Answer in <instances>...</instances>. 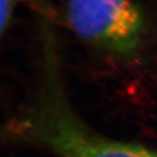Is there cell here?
Segmentation results:
<instances>
[{
  "instance_id": "6da1fadb",
  "label": "cell",
  "mask_w": 157,
  "mask_h": 157,
  "mask_svg": "<svg viewBox=\"0 0 157 157\" xmlns=\"http://www.w3.org/2000/svg\"><path fill=\"white\" fill-rule=\"evenodd\" d=\"M46 59L37 98L11 124V135L58 157H157V150L109 139L88 127L69 105L55 61L51 55Z\"/></svg>"
},
{
  "instance_id": "7a4b0ae2",
  "label": "cell",
  "mask_w": 157,
  "mask_h": 157,
  "mask_svg": "<svg viewBox=\"0 0 157 157\" xmlns=\"http://www.w3.org/2000/svg\"><path fill=\"white\" fill-rule=\"evenodd\" d=\"M65 20L78 38L119 58L136 54L147 30L135 0H67Z\"/></svg>"
}]
</instances>
